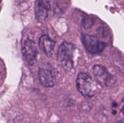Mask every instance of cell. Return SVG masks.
Returning <instances> with one entry per match:
<instances>
[{
  "label": "cell",
  "instance_id": "1",
  "mask_svg": "<svg viewBox=\"0 0 124 123\" xmlns=\"http://www.w3.org/2000/svg\"><path fill=\"white\" fill-rule=\"evenodd\" d=\"M76 48L71 43L64 42L58 50L57 60L64 69L70 71L73 67L74 57Z\"/></svg>",
  "mask_w": 124,
  "mask_h": 123
},
{
  "label": "cell",
  "instance_id": "2",
  "mask_svg": "<svg viewBox=\"0 0 124 123\" xmlns=\"http://www.w3.org/2000/svg\"><path fill=\"white\" fill-rule=\"evenodd\" d=\"M76 87L81 94L87 97L93 96L96 89L92 77L84 72H81L78 75Z\"/></svg>",
  "mask_w": 124,
  "mask_h": 123
},
{
  "label": "cell",
  "instance_id": "3",
  "mask_svg": "<svg viewBox=\"0 0 124 123\" xmlns=\"http://www.w3.org/2000/svg\"><path fill=\"white\" fill-rule=\"evenodd\" d=\"M93 73L97 82L102 86L110 87L113 85L116 78L104 66L96 65L93 67Z\"/></svg>",
  "mask_w": 124,
  "mask_h": 123
},
{
  "label": "cell",
  "instance_id": "4",
  "mask_svg": "<svg viewBox=\"0 0 124 123\" xmlns=\"http://www.w3.org/2000/svg\"><path fill=\"white\" fill-rule=\"evenodd\" d=\"M82 41L85 49L92 54H98L104 50L105 44L92 35L82 34Z\"/></svg>",
  "mask_w": 124,
  "mask_h": 123
},
{
  "label": "cell",
  "instance_id": "5",
  "mask_svg": "<svg viewBox=\"0 0 124 123\" xmlns=\"http://www.w3.org/2000/svg\"><path fill=\"white\" fill-rule=\"evenodd\" d=\"M23 55L29 65H33L35 64L38 55L37 48L35 42L31 39L25 41L22 48Z\"/></svg>",
  "mask_w": 124,
  "mask_h": 123
},
{
  "label": "cell",
  "instance_id": "6",
  "mask_svg": "<svg viewBox=\"0 0 124 123\" xmlns=\"http://www.w3.org/2000/svg\"><path fill=\"white\" fill-rule=\"evenodd\" d=\"M38 77L41 83L45 87L53 86L58 81L56 73L47 68L42 67L39 69Z\"/></svg>",
  "mask_w": 124,
  "mask_h": 123
},
{
  "label": "cell",
  "instance_id": "7",
  "mask_svg": "<svg viewBox=\"0 0 124 123\" xmlns=\"http://www.w3.org/2000/svg\"><path fill=\"white\" fill-rule=\"evenodd\" d=\"M50 8L49 0H36L35 5V13L39 22L44 23L47 20Z\"/></svg>",
  "mask_w": 124,
  "mask_h": 123
},
{
  "label": "cell",
  "instance_id": "8",
  "mask_svg": "<svg viewBox=\"0 0 124 123\" xmlns=\"http://www.w3.org/2000/svg\"><path fill=\"white\" fill-rule=\"evenodd\" d=\"M39 45L41 50L47 57H52L55 48V42L46 35L41 36L39 41Z\"/></svg>",
  "mask_w": 124,
  "mask_h": 123
},
{
  "label": "cell",
  "instance_id": "9",
  "mask_svg": "<svg viewBox=\"0 0 124 123\" xmlns=\"http://www.w3.org/2000/svg\"><path fill=\"white\" fill-rule=\"evenodd\" d=\"M121 113L124 115V98L122 99V107H121Z\"/></svg>",
  "mask_w": 124,
  "mask_h": 123
}]
</instances>
